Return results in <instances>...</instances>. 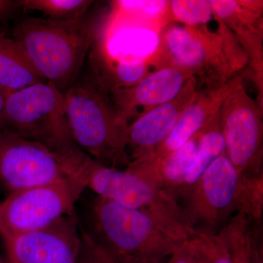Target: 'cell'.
Returning <instances> with one entry per match:
<instances>
[{
    "label": "cell",
    "instance_id": "obj_1",
    "mask_svg": "<svg viewBox=\"0 0 263 263\" xmlns=\"http://www.w3.org/2000/svg\"><path fill=\"white\" fill-rule=\"evenodd\" d=\"M100 22L89 14L67 21L29 17L15 26L12 38L43 79L64 93L77 81Z\"/></svg>",
    "mask_w": 263,
    "mask_h": 263
},
{
    "label": "cell",
    "instance_id": "obj_2",
    "mask_svg": "<svg viewBox=\"0 0 263 263\" xmlns=\"http://www.w3.org/2000/svg\"><path fill=\"white\" fill-rule=\"evenodd\" d=\"M114 259L166 258L193 236L148 213L96 196L83 230Z\"/></svg>",
    "mask_w": 263,
    "mask_h": 263
},
{
    "label": "cell",
    "instance_id": "obj_3",
    "mask_svg": "<svg viewBox=\"0 0 263 263\" xmlns=\"http://www.w3.org/2000/svg\"><path fill=\"white\" fill-rule=\"evenodd\" d=\"M180 198L184 203L181 209L190 226L196 231L215 234L240 212L260 221L263 178L242 176L224 152Z\"/></svg>",
    "mask_w": 263,
    "mask_h": 263
},
{
    "label": "cell",
    "instance_id": "obj_4",
    "mask_svg": "<svg viewBox=\"0 0 263 263\" xmlns=\"http://www.w3.org/2000/svg\"><path fill=\"white\" fill-rule=\"evenodd\" d=\"M67 124L78 148L98 163L117 169L130 164L129 122L108 93L93 81L74 83L64 92Z\"/></svg>",
    "mask_w": 263,
    "mask_h": 263
},
{
    "label": "cell",
    "instance_id": "obj_5",
    "mask_svg": "<svg viewBox=\"0 0 263 263\" xmlns=\"http://www.w3.org/2000/svg\"><path fill=\"white\" fill-rule=\"evenodd\" d=\"M2 129L61 155H75L81 151L67 124L64 93L47 81L8 93Z\"/></svg>",
    "mask_w": 263,
    "mask_h": 263
},
{
    "label": "cell",
    "instance_id": "obj_6",
    "mask_svg": "<svg viewBox=\"0 0 263 263\" xmlns=\"http://www.w3.org/2000/svg\"><path fill=\"white\" fill-rule=\"evenodd\" d=\"M79 167L86 189L91 190L96 196L148 213L189 236L196 233L188 224L179 202L130 169L107 167L86 154Z\"/></svg>",
    "mask_w": 263,
    "mask_h": 263
},
{
    "label": "cell",
    "instance_id": "obj_7",
    "mask_svg": "<svg viewBox=\"0 0 263 263\" xmlns=\"http://www.w3.org/2000/svg\"><path fill=\"white\" fill-rule=\"evenodd\" d=\"M86 190L79 170L55 182L9 194L0 203V234L5 239L50 226L73 212Z\"/></svg>",
    "mask_w": 263,
    "mask_h": 263
},
{
    "label": "cell",
    "instance_id": "obj_8",
    "mask_svg": "<svg viewBox=\"0 0 263 263\" xmlns=\"http://www.w3.org/2000/svg\"><path fill=\"white\" fill-rule=\"evenodd\" d=\"M157 69L176 67L200 78L209 88L224 84L235 76L219 33L205 25L171 26L160 36L158 50L149 60Z\"/></svg>",
    "mask_w": 263,
    "mask_h": 263
},
{
    "label": "cell",
    "instance_id": "obj_9",
    "mask_svg": "<svg viewBox=\"0 0 263 263\" xmlns=\"http://www.w3.org/2000/svg\"><path fill=\"white\" fill-rule=\"evenodd\" d=\"M84 152L57 153L43 144L0 130V183L9 194L76 174Z\"/></svg>",
    "mask_w": 263,
    "mask_h": 263
},
{
    "label": "cell",
    "instance_id": "obj_10",
    "mask_svg": "<svg viewBox=\"0 0 263 263\" xmlns=\"http://www.w3.org/2000/svg\"><path fill=\"white\" fill-rule=\"evenodd\" d=\"M227 157L246 178L262 179V108L245 85L230 93L219 109Z\"/></svg>",
    "mask_w": 263,
    "mask_h": 263
},
{
    "label": "cell",
    "instance_id": "obj_11",
    "mask_svg": "<svg viewBox=\"0 0 263 263\" xmlns=\"http://www.w3.org/2000/svg\"><path fill=\"white\" fill-rule=\"evenodd\" d=\"M13 263H77L82 230L75 211L41 229L5 238Z\"/></svg>",
    "mask_w": 263,
    "mask_h": 263
},
{
    "label": "cell",
    "instance_id": "obj_12",
    "mask_svg": "<svg viewBox=\"0 0 263 263\" xmlns=\"http://www.w3.org/2000/svg\"><path fill=\"white\" fill-rule=\"evenodd\" d=\"M195 78L168 103L143 112L128 127L127 153L131 162L149 159L174 129L181 114L199 93Z\"/></svg>",
    "mask_w": 263,
    "mask_h": 263
},
{
    "label": "cell",
    "instance_id": "obj_13",
    "mask_svg": "<svg viewBox=\"0 0 263 263\" xmlns=\"http://www.w3.org/2000/svg\"><path fill=\"white\" fill-rule=\"evenodd\" d=\"M193 78L191 72L179 67H162L147 74L131 87L112 91L110 100L119 114L129 122L137 109L143 108L144 112L174 100Z\"/></svg>",
    "mask_w": 263,
    "mask_h": 263
},
{
    "label": "cell",
    "instance_id": "obj_14",
    "mask_svg": "<svg viewBox=\"0 0 263 263\" xmlns=\"http://www.w3.org/2000/svg\"><path fill=\"white\" fill-rule=\"evenodd\" d=\"M248 75L245 71L220 86L199 91L193 103L181 114L174 129L148 160L161 158L183 146L212 120L230 93L243 84Z\"/></svg>",
    "mask_w": 263,
    "mask_h": 263
},
{
    "label": "cell",
    "instance_id": "obj_15",
    "mask_svg": "<svg viewBox=\"0 0 263 263\" xmlns=\"http://www.w3.org/2000/svg\"><path fill=\"white\" fill-rule=\"evenodd\" d=\"M216 18L234 32L252 66L254 81L262 90V13H254L233 0L209 1Z\"/></svg>",
    "mask_w": 263,
    "mask_h": 263
},
{
    "label": "cell",
    "instance_id": "obj_16",
    "mask_svg": "<svg viewBox=\"0 0 263 263\" xmlns=\"http://www.w3.org/2000/svg\"><path fill=\"white\" fill-rule=\"evenodd\" d=\"M201 129L179 149L161 158L130 162L127 168L176 200V195L183 182L185 173L198 145Z\"/></svg>",
    "mask_w": 263,
    "mask_h": 263
},
{
    "label": "cell",
    "instance_id": "obj_17",
    "mask_svg": "<svg viewBox=\"0 0 263 263\" xmlns=\"http://www.w3.org/2000/svg\"><path fill=\"white\" fill-rule=\"evenodd\" d=\"M46 82L13 38L0 40V86L8 93Z\"/></svg>",
    "mask_w": 263,
    "mask_h": 263
},
{
    "label": "cell",
    "instance_id": "obj_18",
    "mask_svg": "<svg viewBox=\"0 0 263 263\" xmlns=\"http://www.w3.org/2000/svg\"><path fill=\"white\" fill-rule=\"evenodd\" d=\"M226 152L221 133L219 111L201 129L200 140L193 158L185 173L183 182L176 195V200L196 182L209 166Z\"/></svg>",
    "mask_w": 263,
    "mask_h": 263
},
{
    "label": "cell",
    "instance_id": "obj_19",
    "mask_svg": "<svg viewBox=\"0 0 263 263\" xmlns=\"http://www.w3.org/2000/svg\"><path fill=\"white\" fill-rule=\"evenodd\" d=\"M160 35L153 29L131 28L116 33L102 51L113 60H147L158 50Z\"/></svg>",
    "mask_w": 263,
    "mask_h": 263
},
{
    "label": "cell",
    "instance_id": "obj_20",
    "mask_svg": "<svg viewBox=\"0 0 263 263\" xmlns=\"http://www.w3.org/2000/svg\"><path fill=\"white\" fill-rule=\"evenodd\" d=\"M255 221L245 212H240L224 227L231 263H255L256 256L262 245Z\"/></svg>",
    "mask_w": 263,
    "mask_h": 263
},
{
    "label": "cell",
    "instance_id": "obj_21",
    "mask_svg": "<svg viewBox=\"0 0 263 263\" xmlns=\"http://www.w3.org/2000/svg\"><path fill=\"white\" fill-rule=\"evenodd\" d=\"M93 3L89 0H21L24 10L41 12L48 18L57 21L82 18Z\"/></svg>",
    "mask_w": 263,
    "mask_h": 263
},
{
    "label": "cell",
    "instance_id": "obj_22",
    "mask_svg": "<svg viewBox=\"0 0 263 263\" xmlns=\"http://www.w3.org/2000/svg\"><path fill=\"white\" fill-rule=\"evenodd\" d=\"M169 15L188 27L205 25L213 18V10L207 0H174L169 1Z\"/></svg>",
    "mask_w": 263,
    "mask_h": 263
},
{
    "label": "cell",
    "instance_id": "obj_23",
    "mask_svg": "<svg viewBox=\"0 0 263 263\" xmlns=\"http://www.w3.org/2000/svg\"><path fill=\"white\" fill-rule=\"evenodd\" d=\"M169 1L141 0L114 2L117 13L138 16L143 19H157L168 10Z\"/></svg>",
    "mask_w": 263,
    "mask_h": 263
},
{
    "label": "cell",
    "instance_id": "obj_24",
    "mask_svg": "<svg viewBox=\"0 0 263 263\" xmlns=\"http://www.w3.org/2000/svg\"><path fill=\"white\" fill-rule=\"evenodd\" d=\"M206 241L202 232L197 231L188 240L178 247L166 263H205Z\"/></svg>",
    "mask_w": 263,
    "mask_h": 263
},
{
    "label": "cell",
    "instance_id": "obj_25",
    "mask_svg": "<svg viewBox=\"0 0 263 263\" xmlns=\"http://www.w3.org/2000/svg\"><path fill=\"white\" fill-rule=\"evenodd\" d=\"M203 233L206 241L205 263H231L229 245L224 229L215 234Z\"/></svg>",
    "mask_w": 263,
    "mask_h": 263
},
{
    "label": "cell",
    "instance_id": "obj_26",
    "mask_svg": "<svg viewBox=\"0 0 263 263\" xmlns=\"http://www.w3.org/2000/svg\"><path fill=\"white\" fill-rule=\"evenodd\" d=\"M77 263H115L105 251L100 248L82 230V245Z\"/></svg>",
    "mask_w": 263,
    "mask_h": 263
},
{
    "label": "cell",
    "instance_id": "obj_27",
    "mask_svg": "<svg viewBox=\"0 0 263 263\" xmlns=\"http://www.w3.org/2000/svg\"><path fill=\"white\" fill-rule=\"evenodd\" d=\"M22 8L21 0H0V22L7 20Z\"/></svg>",
    "mask_w": 263,
    "mask_h": 263
},
{
    "label": "cell",
    "instance_id": "obj_28",
    "mask_svg": "<svg viewBox=\"0 0 263 263\" xmlns=\"http://www.w3.org/2000/svg\"><path fill=\"white\" fill-rule=\"evenodd\" d=\"M113 258V257H112ZM114 259L115 263H166V258H119Z\"/></svg>",
    "mask_w": 263,
    "mask_h": 263
},
{
    "label": "cell",
    "instance_id": "obj_29",
    "mask_svg": "<svg viewBox=\"0 0 263 263\" xmlns=\"http://www.w3.org/2000/svg\"><path fill=\"white\" fill-rule=\"evenodd\" d=\"M8 93L0 86V130H1V120L5 106L7 96Z\"/></svg>",
    "mask_w": 263,
    "mask_h": 263
},
{
    "label": "cell",
    "instance_id": "obj_30",
    "mask_svg": "<svg viewBox=\"0 0 263 263\" xmlns=\"http://www.w3.org/2000/svg\"><path fill=\"white\" fill-rule=\"evenodd\" d=\"M5 37V34H3V33L0 32V40L2 39V38H3Z\"/></svg>",
    "mask_w": 263,
    "mask_h": 263
},
{
    "label": "cell",
    "instance_id": "obj_31",
    "mask_svg": "<svg viewBox=\"0 0 263 263\" xmlns=\"http://www.w3.org/2000/svg\"><path fill=\"white\" fill-rule=\"evenodd\" d=\"M0 263H4L3 262V259H2L1 257H0Z\"/></svg>",
    "mask_w": 263,
    "mask_h": 263
},
{
    "label": "cell",
    "instance_id": "obj_32",
    "mask_svg": "<svg viewBox=\"0 0 263 263\" xmlns=\"http://www.w3.org/2000/svg\"><path fill=\"white\" fill-rule=\"evenodd\" d=\"M6 263H13V262H10V261L7 260Z\"/></svg>",
    "mask_w": 263,
    "mask_h": 263
}]
</instances>
